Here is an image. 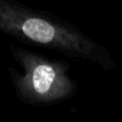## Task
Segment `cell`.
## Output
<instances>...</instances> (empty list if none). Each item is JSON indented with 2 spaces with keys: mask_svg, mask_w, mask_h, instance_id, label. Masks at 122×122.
Segmentation results:
<instances>
[{
  "mask_svg": "<svg viewBox=\"0 0 122 122\" xmlns=\"http://www.w3.org/2000/svg\"><path fill=\"white\" fill-rule=\"evenodd\" d=\"M0 31L51 47L71 57L90 59L105 67H108V64L112 65V60H106L100 47L90 39L13 0H0Z\"/></svg>",
  "mask_w": 122,
  "mask_h": 122,
  "instance_id": "1",
  "label": "cell"
},
{
  "mask_svg": "<svg viewBox=\"0 0 122 122\" xmlns=\"http://www.w3.org/2000/svg\"><path fill=\"white\" fill-rule=\"evenodd\" d=\"M14 56L23 65L24 74L14 75L13 79L25 100L38 104L53 103L73 93L75 86L62 63L19 49L14 51Z\"/></svg>",
  "mask_w": 122,
  "mask_h": 122,
  "instance_id": "2",
  "label": "cell"
}]
</instances>
